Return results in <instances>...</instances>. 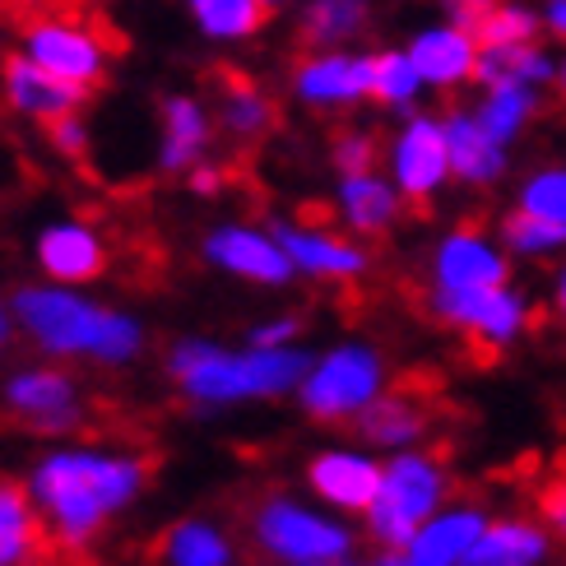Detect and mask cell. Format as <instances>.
<instances>
[{"mask_svg":"<svg viewBox=\"0 0 566 566\" xmlns=\"http://www.w3.org/2000/svg\"><path fill=\"white\" fill-rule=\"evenodd\" d=\"M441 6H446V14H451V19L460 23V29L474 33V23H479L492 6H497V0H441Z\"/></svg>","mask_w":566,"mask_h":566,"instance_id":"obj_38","label":"cell"},{"mask_svg":"<svg viewBox=\"0 0 566 566\" xmlns=\"http://www.w3.org/2000/svg\"><path fill=\"white\" fill-rule=\"evenodd\" d=\"M339 205H344V214H348V223L358 228V232H381V228H390V219H395V191L386 181H376L371 172H358V177H344V196H339Z\"/></svg>","mask_w":566,"mask_h":566,"instance_id":"obj_25","label":"cell"},{"mask_svg":"<svg viewBox=\"0 0 566 566\" xmlns=\"http://www.w3.org/2000/svg\"><path fill=\"white\" fill-rule=\"evenodd\" d=\"M14 312L29 325V335L52 353H98V358L122 363L139 348L135 321L103 312V306H88V302L56 293V289H23L14 297Z\"/></svg>","mask_w":566,"mask_h":566,"instance_id":"obj_2","label":"cell"},{"mask_svg":"<svg viewBox=\"0 0 566 566\" xmlns=\"http://www.w3.org/2000/svg\"><path fill=\"white\" fill-rule=\"evenodd\" d=\"M441 497V474L422 460V455H405L390 464V474L381 479V492L376 502L367 506L371 511V534L381 544H409L418 534L422 515H428Z\"/></svg>","mask_w":566,"mask_h":566,"instance_id":"obj_4","label":"cell"},{"mask_svg":"<svg viewBox=\"0 0 566 566\" xmlns=\"http://www.w3.org/2000/svg\"><path fill=\"white\" fill-rule=\"evenodd\" d=\"M534 112V93L530 84H497V88H488V103L479 112V126L492 135V139H506L525 126V116Z\"/></svg>","mask_w":566,"mask_h":566,"instance_id":"obj_29","label":"cell"},{"mask_svg":"<svg viewBox=\"0 0 566 566\" xmlns=\"http://www.w3.org/2000/svg\"><path fill=\"white\" fill-rule=\"evenodd\" d=\"M52 538L42 534L23 488L0 479V566H52Z\"/></svg>","mask_w":566,"mask_h":566,"instance_id":"obj_13","label":"cell"},{"mask_svg":"<svg viewBox=\"0 0 566 566\" xmlns=\"http://www.w3.org/2000/svg\"><path fill=\"white\" fill-rule=\"evenodd\" d=\"M209 139V122L200 103L191 98H168L163 103V168H186V163H196L200 149Z\"/></svg>","mask_w":566,"mask_h":566,"instance_id":"obj_24","label":"cell"},{"mask_svg":"<svg viewBox=\"0 0 566 566\" xmlns=\"http://www.w3.org/2000/svg\"><path fill=\"white\" fill-rule=\"evenodd\" d=\"M228 544L209 525H177L168 534V562L172 566H228Z\"/></svg>","mask_w":566,"mask_h":566,"instance_id":"obj_31","label":"cell"},{"mask_svg":"<svg viewBox=\"0 0 566 566\" xmlns=\"http://www.w3.org/2000/svg\"><path fill=\"white\" fill-rule=\"evenodd\" d=\"M219 181H223V177H219L214 168H200V172L191 177V186H196V191H219Z\"/></svg>","mask_w":566,"mask_h":566,"instance_id":"obj_41","label":"cell"},{"mask_svg":"<svg viewBox=\"0 0 566 566\" xmlns=\"http://www.w3.org/2000/svg\"><path fill=\"white\" fill-rule=\"evenodd\" d=\"M219 84H223V126H228L232 135H247V139H251V135L270 130L274 107L251 88V80H242L238 70L219 65Z\"/></svg>","mask_w":566,"mask_h":566,"instance_id":"obj_26","label":"cell"},{"mask_svg":"<svg viewBox=\"0 0 566 566\" xmlns=\"http://www.w3.org/2000/svg\"><path fill=\"white\" fill-rule=\"evenodd\" d=\"M255 538H261L265 553L293 566H325L348 553V534L339 525L316 521V515H306L279 497L255 511Z\"/></svg>","mask_w":566,"mask_h":566,"instance_id":"obj_5","label":"cell"},{"mask_svg":"<svg viewBox=\"0 0 566 566\" xmlns=\"http://www.w3.org/2000/svg\"><path fill=\"white\" fill-rule=\"evenodd\" d=\"M446 145H451V172H460L464 181H474V186L492 181L506 168L502 139H492L479 126V116H446Z\"/></svg>","mask_w":566,"mask_h":566,"instance_id":"obj_20","label":"cell"},{"mask_svg":"<svg viewBox=\"0 0 566 566\" xmlns=\"http://www.w3.org/2000/svg\"><path fill=\"white\" fill-rule=\"evenodd\" d=\"M335 163L344 168V177L371 172V163H376V145H371V135H339V145H335Z\"/></svg>","mask_w":566,"mask_h":566,"instance_id":"obj_35","label":"cell"},{"mask_svg":"<svg viewBox=\"0 0 566 566\" xmlns=\"http://www.w3.org/2000/svg\"><path fill=\"white\" fill-rule=\"evenodd\" d=\"M38 261H42L46 274L80 283V279H98V274H103L107 251H103V242L93 238L88 228H80V223H61V228H46V232H42Z\"/></svg>","mask_w":566,"mask_h":566,"instance_id":"obj_16","label":"cell"},{"mask_svg":"<svg viewBox=\"0 0 566 566\" xmlns=\"http://www.w3.org/2000/svg\"><path fill=\"white\" fill-rule=\"evenodd\" d=\"M6 399H10V409L19 418H29L33 428H42V432L75 428V418H80V409H75V381L61 376V371H23V376H14Z\"/></svg>","mask_w":566,"mask_h":566,"instance_id":"obj_12","label":"cell"},{"mask_svg":"<svg viewBox=\"0 0 566 566\" xmlns=\"http://www.w3.org/2000/svg\"><path fill=\"white\" fill-rule=\"evenodd\" d=\"M544 23H548L557 38H566V0H548V6H544Z\"/></svg>","mask_w":566,"mask_h":566,"instance_id":"obj_40","label":"cell"},{"mask_svg":"<svg viewBox=\"0 0 566 566\" xmlns=\"http://www.w3.org/2000/svg\"><path fill=\"white\" fill-rule=\"evenodd\" d=\"M29 33V56L52 75L98 88L103 84V33H88L70 10H33L23 19Z\"/></svg>","mask_w":566,"mask_h":566,"instance_id":"obj_3","label":"cell"},{"mask_svg":"<svg viewBox=\"0 0 566 566\" xmlns=\"http://www.w3.org/2000/svg\"><path fill=\"white\" fill-rule=\"evenodd\" d=\"M562 93H566V65H562Z\"/></svg>","mask_w":566,"mask_h":566,"instance_id":"obj_44","label":"cell"},{"mask_svg":"<svg viewBox=\"0 0 566 566\" xmlns=\"http://www.w3.org/2000/svg\"><path fill=\"white\" fill-rule=\"evenodd\" d=\"M506 242L515 251H553V247H566V219H548V214H534V209H515L502 223Z\"/></svg>","mask_w":566,"mask_h":566,"instance_id":"obj_32","label":"cell"},{"mask_svg":"<svg viewBox=\"0 0 566 566\" xmlns=\"http://www.w3.org/2000/svg\"><path fill=\"white\" fill-rule=\"evenodd\" d=\"M544 548H548V538L534 525L506 521V525L483 530L474 538V548L460 557V566H530V562L544 557Z\"/></svg>","mask_w":566,"mask_h":566,"instance_id":"obj_22","label":"cell"},{"mask_svg":"<svg viewBox=\"0 0 566 566\" xmlns=\"http://www.w3.org/2000/svg\"><path fill=\"white\" fill-rule=\"evenodd\" d=\"M371 6L367 0H312L302 14V38L312 46H325V42H344L353 38L367 23Z\"/></svg>","mask_w":566,"mask_h":566,"instance_id":"obj_28","label":"cell"},{"mask_svg":"<svg viewBox=\"0 0 566 566\" xmlns=\"http://www.w3.org/2000/svg\"><path fill=\"white\" fill-rule=\"evenodd\" d=\"M422 75L409 52H381L371 56V98L386 103V107H405L413 93H418Z\"/></svg>","mask_w":566,"mask_h":566,"instance_id":"obj_30","label":"cell"},{"mask_svg":"<svg viewBox=\"0 0 566 566\" xmlns=\"http://www.w3.org/2000/svg\"><path fill=\"white\" fill-rule=\"evenodd\" d=\"M191 14L209 38H251L265 29L270 6L261 0H191Z\"/></svg>","mask_w":566,"mask_h":566,"instance_id":"obj_27","label":"cell"},{"mask_svg":"<svg viewBox=\"0 0 566 566\" xmlns=\"http://www.w3.org/2000/svg\"><path fill=\"white\" fill-rule=\"evenodd\" d=\"M530 38H534V14L521 6H502V0L474 23L479 46H506V42H530Z\"/></svg>","mask_w":566,"mask_h":566,"instance_id":"obj_33","label":"cell"},{"mask_svg":"<svg viewBox=\"0 0 566 566\" xmlns=\"http://www.w3.org/2000/svg\"><path fill=\"white\" fill-rule=\"evenodd\" d=\"M261 6H279V0H261Z\"/></svg>","mask_w":566,"mask_h":566,"instance_id":"obj_45","label":"cell"},{"mask_svg":"<svg viewBox=\"0 0 566 566\" xmlns=\"http://www.w3.org/2000/svg\"><path fill=\"white\" fill-rule=\"evenodd\" d=\"M474 75L497 88V84H538L553 75V61L538 52L534 38L530 42H506V46H479V65Z\"/></svg>","mask_w":566,"mask_h":566,"instance_id":"obj_23","label":"cell"},{"mask_svg":"<svg viewBox=\"0 0 566 566\" xmlns=\"http://www.w3.org/2000/svg\"><path fill=\"white\" fill-rule=\"evenodd\" d=\"M279 247L289 251V261L312 270V274H335V279H353L363 274V251H353L348 242H335L329 232H316V228H274Z\"/></svg>","mask_w":566,"mask_h":566,"instance_id":"obj_19","label":"cell"},{"mask_svg":"<svg viewBox=\"0 0 566 566\" xmlns=\"http://www.w3.org/2000/svg\"><path fill=\"white\" fill-rule=\"evenodd\" d=\"M312 488L321 497L358 511V506H371L376 492H381V469L358 455H325L312 464Z\"/></svg>","mask_w":566,"mask_h":566,"instance_id":"obj_21","label":"cell"},{"mask_svg":"<svg viewBox=\"0 0 566 566\" xmlns=\"http://www.w3.org/2000/svg\"><path fill=\"white\" fill-rule=\"evenodd\" d=\"M302 329V321H279V325H265V329H255L251 344L255 348H279V344H289L293 335Z\"/></svg>","mask_w":566,"mask_h":566,"instance_id":"obj_39","label":"cell"},{"mask_svg":"<svg viewBox=\"0 0 566 566\" xmlns=\"http://www.w3.org/2000/svg\"><path fill=\"white\" fill-rule=\"evenodd\" d=\"M209 261H219L232 274L261 279V283H283L293 274L289 251L270 238H261V232H251V228H219L214 238H209Z\"/></svg>","mask_w":566,"mask_h":566,"instance_id":"obj_14","label":"cell"},{"mask_svg":"<svg viewBox=\"0 0 566 566\" xmlns=\"http://www.w3.org/2000/svg\"><path fill=\"white\" fill-rule=\"evenodd\" d=\"M483 515L479 511H455V515H441L437 525H428L422 534L409 538V553H405V566H455L474 538L483 534Z\"/></svg>","mask_w":566,"mask_h":566,"instance_id":"obj_17","label":"cell"},{"mask_svg":"<svg viewBox=\"0 0 566 566\" xmlns=\"http://www.w3.org/2000/svg\"><path fill=\"white\" fill-rule=\"evenodd\" d=\"M418 386H405L399 395H386L376 399V405H367L358 413V437L363 441H376V446H405L413 437H422V428H428V405H418Z\"/></svg>","mask_w":566,"mask_h":566,"instance_id":"obj_18","label":"cell"},{"mask_svg":"<svg viewBox=\"0 0 566 566\" xmlns=\"http://www.w3.org/2000/svg\"><path fill=\"white\" fill-rule=\"evenodd\" d=\"M376 386H381V363L367 348H335L306 381V409L316 418H344L353 409L371 405Z\"/></svg>","mask_w":566,"mask_h":566,"instance_id":"obj_6","label":"cell"},{"mask_svg":"<svg viewBox=\"0 0 566 566\" xmlns=\"http://www.w3.org/2000/svg\"><path fill=\"white\" fill-rule=\"evenodd\" d=\"M0 339H6V316H0Z\"/></svg>","mask_w":566,"mask_h":566,"instance_id":"obj_43","label":"cell"},{"mask_svg":"<svg viewBox=\"0 0 566 566\" xmlns=\"http://www.w3.org/2000/svg\"><path fill=\"white\" fill-rule=\"evenodd\" d=\"M297 93L316 107H344L371 98V56H348V52H325L297 65Z\"/></svg>","mask_w":566,"mask_h":566,"instance_id":"obj_10","label":"cell"},{"mask_svg":"<svg viewBox=\"0 0 566 566\" xmlns=\"http://www.w3.org/2000/svg\"><path fill=\"white\" fill-rule=\"evenodd\" d=\"M557 306H562V316H566V274H562V293H557Z\"/></svg>","mask_w":566,"mask_h":566,"instance_id":"obj_42","label":"cell"},{"mask_svg":"<svg viewBox=\"0 0 566 566\" xmlns=\"http://www.w3.org/2000/svg\"><path fill=\"white\" fill-rule=\"evenodd\" d=\"M46 135H52V145H56L61 154H70V158H80L84 145H88V135H84V126L75 122V112L56 116V122H46Z\"/></svg>","mask_w":566,"mask_h":566,"instance_id":"obj_36","label":"cell"},{"mask_svg":"<svg viewBox=\"0 0 566 566\" xmlns=\"http://www.w3.org/2000/svg\"><path fill=\"white\" fill-rule=\"evenodd\" d=\"M538 511H544V521L566 538V483H548L544 497H538Z\"/></svg>","mask_w":566,"mask_h":566,"instance_id":"obj_37","label":"cell"},{"mask_svg":"<svg viewBox=\"0 0 566 566\" xmlns=\"http://www.w3.org/2000/svg\"><path fill=\"white\" fill-rule=\"evenodd\" d=\"M409 56L418 65L422 84H437V88H451L474 80V65H479V42L460 23H446V29H422L409 46Z\"/></svg>","mask_w":566,"mask_h":566,"instance_id":"obj_11","label":"cell"},{"mask_svg":"<svg viewBox=\"0 0 566 566\" xmlns=\"http://www.w3.org/2000/svg\"><path fill=\"white\" fill-rule=\"evenodd\" d=\"M0 70H6V93H10V103L19 112H29V116H42V122H56V116H70L75 112L93 88L84 84H70L61 75H52L46 65H38L33 56H6L0 61Z\"/></svg>","mask_w":566,"mask_h":566,"instance_id":"obj_9","label":"cell"},{"mask_svg":"<svg viewBox=\"0 0 566 566\" xmlns=\"http://www.w3.org/2000/svg\"><path fill=\"white\" fill-rule=\"evenodd\" d=\"M525 209L548 219H566V168H548L525 181Z\"/></svg>","mask_w":566,"mask_h":566,"instance_id":"obj_34","label":"cell"},{"mask_svg":"<svg viewBox=\"0 0 566 566\" xmlns=\"http://www.w3.org/2000/svg\"><path fill=\"white\" fill-rule=\"evenodd\" d=\"M437 283L441 289H502L506 283V261L492 251L479 232H455L437 251Z\"/></svg>","mask_w":566,"mask_h":566,"instance_id":"obj_15","label":"cell"},{"mask_svg":"<svg viewBox=\"0 0 566 566\" xmlns=\"http://www.w3.org/2000/svg\"><path fill=\"white\" fill-rule=\"evenodd\" d=\"M451 172V145H446V122H432V116H413L395 145V177L399 191H405L413 205L428 200L437 186Z\"/></svg>","mask_w":566,"mask_h":566,"instance_id":"obj_8","label":"cell"},{"mask_svg":"<svg viewBox=\"0 0 566 566\" xmlns=\"http://www.w3.org/2000/svg\"><path fill=\"white\" fill-rule=\"evenodd\" d=\"M149 469L112 455H52L33 474V497L52 511L61 544H88L112 511H122Z\"/></svg>","mask_w":566,"mask_h":566,"instance_id":"obj_1","label":"cell"},{"mask_svg":"<svg viewBox=\"0 0 566 566\" xmlns=\"http://www.w3.org/2000/svg\"><path fill=\"white\" fill-rule=\"evenodd\" d=\"M437 316L469 329V344L483 353H497L525 321V302L506 289H441Z\"/></svg>","mask_w":566,"mask_h":566,"instance_id":"obj_7","label":"cell"}]
</instances>
